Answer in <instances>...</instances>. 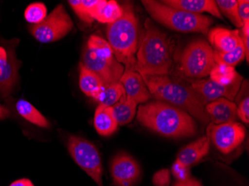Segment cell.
<instances>
[{
  "label": "cell",
  "instance_id": "cell-1",
  "mask_svg": "<svg viewBox=\"0 0 249 186\" xmlns=\"http://www.w3.org/2000/svg\"><path fill=\"white\" fill-rule=\"evenodd\" d=\"M137 118L144 127L164 136L180 138L196 134L195 120L189 113L160 101L140 105Z\"/></svg>",
  "mask_w": 249,
  "mask_h": 186
},
{
  "label": "cell",
  "instance_id": "cell-2",
  "mask_svg": "<svg viewBox=\"0 0 249 186\" xmlns=\"http://www.w3.org/2000/svg\"><path fill=\"white\" fill-rule=\"evenodd\" d=\"M139 45L134 71L141 75H168L173 62L172 43L149 19L145 20V32Z\"/></svg>",
  "mask_w": 249,
  "mask_h": 186
},
{
  "label": "cell",
  "instance_id": "cell-3",
  "mask_svg": "<svg viewBox=\"0 0 249 186\" xmlns=\"http://www.w3.org/2000/svg\"><path fill=\"white\" fill-rule=\"evenodd\" d=\"M142 77L154 99L184 110L203 124L209 122L205 112L206 103L191 86L182 85L168 75Z\"/></svg>",
  "mask_w": 249,
  "mask_h": 186
},
{
  "label": "cell",
  "instance_id": "cell-4",
  "mask_svg": "<svg viewBox=\"0 0 249 186\" xmlns=\"http://www.w3.org/2000/svg\"><path fill=\"white\" fill-rule=\"evenodd\" d=\"M123 15L107 25V42L117 61L127 69L134 71L135 54L140 44V27L138 18L129 5L123 7Z\"/></svg>",
  "mask_w": 249,
  "mask_h": 186
},
{
  "label": "cell",
  "instance_id": "cell-5",
  "mask_svg": "<svg viewBox=\"0 0 249 186\" xmlns=\"http://www.w3.org/2000/svg\"><path fill=\"white\" fill-rule=\"evenodd\" d=\"M142 5L152 18L160 24L176 32L203 33L207 34L213 23L206 15L190 13L164 5L154 0H143Z\"/></svg>",
  "mask_w": 249,
  "mask_h": 186
},
{
  "label": "cell",
  "instance_id": "cell-6",
  "mask_svg": "<svg viewBox=\"0 0 249 186\" xmlns=\"http://www.w3.org/2000/svg\"><path fill=\"white\" fill-rule=\"evenodd\" d=\"M81 64L103 80L105 84L120 81L124 71L107 40L99 36H90L82 54Z\"/></svg>",
  "mask_w": 249,
  "mask_h": 186
},
{
  "label": "cell",
  "instance_id": "cell-7",
  "mask_svg": "<svg viewBox=\"0 0 249 186\" xmlns=\"http://www.w3.org/2000/svg\"><path fill=\"white\" fill-rule=\"evenodd\" d=\"M180 69L188 78H203L208 76L216 63L213 50L205 40L191 42L183 51L180 59Z\"/></svg>",
  "mask_w": 249,
  "mask_h": 186
},
{
  "label": "cell",
  "instance_id": "cell-8",
  "mask_svg": "<svg viewBox=\"0 0 249 186\" xmlns=\"http://www.w3.org/2000/svg\"><path fill=\"white\" fill-rule=\"evenodd\" d=\"M70 154L99 186H103V165L96 147L82 137L71 135L67 142Z\"/></svg>",
  "mask_w": 249,
  "mask_h": 186
},
{
  "label": "cell",
  "instance_id": "cell-9",
  "mask_svg": "<svg viewBox=\"0 0 249 186\" xmlns=\"http://www.w3.org/2000/svg\"><path fill=\"white\" fill-rule=\"evenodd\" d=\"M73 23L63 5H58L39 24L29 27L36 40L42 43H53L61 40L72 30Z\"/></svg>",
  "mask_w": 249,
  "mask_h": 186
},
{
  "label": "cell",
  "instance_id": "cell-10",
  "mask_svg": "<svg viewBox=\"0 0 249 186\" xmlns=\"http://www.w3.org/2000/svg\"><path fill=\"white\" fill-rule=\"evenodd\" d=\"M19 40L0 39V96L7 97L13 92L19 81L20 61L17 58L15 50Z\"/></svg>",
  "mask_w": 249,
  "mask_h": 186
},
{
  "label": "cell",
  "instance_id": "cell-11",
  "mask_svg": "<svg viewBox=\"0 0 249 186\" xmlns=\"http://www.w3.org/2000/svg\"><path fill=\"white\" fill-rule=\"evenodd\" d=\"M209 140L222 153L228 154L234 151L244 141L246 128L240 123L214 124L210 123L207 128Z\"/></svg>",
  "mask_w": 249,
  "mask_h": 186
},
{
  "label": "cell",
  "instance_id": "cell-12",
  "mask_svg": "<svg viewBox=\"0 0 249 186\" xmlns=\"http://www.w3.org/2000/svg\"><path fill=\"white\" fill-rule=\"evenodd\" d=\"M110 174L114 186H134L141 179V169L132 156L120 152L110 162Z\"/></svg>",
  "mask_w": 249,
  "mask_h": 186
},
{
  "label": "cell",
  "instance_id": "cell-13",
  "mask_svg": "<svg viewBox=\"0 0 249 186\" xmlns=\"http://www.w3.org/2000/svg\"><path fill=\"white\" fill-rule=\"evenodd\" d=\"M242 81L243 77L241 75L229 85H219L210 78L193 80L191 81V87L206 104L220 98H225L233 101L240 91Z\"/></svg>",
  "mask_w": 249,
  "mask_h": 186
},
{
  "label": "cell",
  "instance_id": "cell-14",
  "mask_svg": "<svg viewBox=\"0 0 249 186\" xmlns=\"http://www.w3.org/2000/svg\"><path fill=\"white\" fill-rule=\"evenodd\" d=\"M237 106L234 102L220 98L207 103L205 112L214 124L235 122L237 119Z\"/></svg>",
  "mask_w": 249,
  "mask_h": 186
},
{
  "label": "cell",
  "instance_id": "cell-15",
  "mask_svg": "<svg viewBox=\"0 0 249 186\" xmlns=\"http://www.w3.org/2000/svg\"><path fill=\"white\" fill-rule=\"evenodd\" d=\"M120 82L124 87L125 95L137 103H144L152 98L142 75L136 71L124 68Z\"/></svg>",
  "mask_w": 249,
  "mask_h": 186
},
{
  "label": "cell",
  "instance_id": "cell-16",
  "mask_svg": "<svg viewBox=\"0 0 249 186\" xmlns=\"http://www.w3.org/2000/svg\"><path fill=\"white\" fill-rule=\"evenodd\" d=\"M210 43L214 51L226 53L233 51L242 43L240 32L224 28H214L208 32Z\"/></svg>",
  "mask_w": 249,
  "mask_h": 186
},
{
  "label": "cell",
  "instance_id": "cell-17",
  "mask_svg": "<svg viewBox=\"0 0 249 186\" xmlns=\"http://www.w3.org/2000/svg\"><path fill=\"white\" fill-rule=\"evenodd\" d=\"M162 3L168 6L183 10L190 13H209L219 19H223L216 1L213 0H163Z\"/></svg>",
  "mask_w": 249,
  "mask_h": 186
},
{
  "label": "cell",
  "instance_id": "cell-18",
  "mask_svg": "<svg viewBox=\"0 0 249 186\" xmlns=\"http://www.w3.org/2000/svg\"><path fill=\"white\" fill-rule=\"evenodd\" d=\"M210 142L206 135L201 136L180 150L177 160L187 167L196 164L209 153Z\"/></svg>",
  "mask_w": 249,
  "mask_h": 186
},
{
  "label": "cell",
  "instance_id": "cell-19",
  "mask_svg": "<svg viewBox=\"0 0 249 186\" xmlns=\"http://www.w3.org/2000/svg\"><path fill=\"white\" fill-rule=\"evenodd\" d=\"M94 127L99 135L108 136L118 127L111 107L99 104L95 112Z\"/></svg>",
  "mask_w": 249,
  "mask_h": 186
},
{
  "label": "cell",
  "instance_id": "cell-20",
  "mask_svg": "<svg viewBox=\"0 0 249 186\" xmlns=\"http://www.w3.org/2000/svg\"><path fill=\"white\" fill-rule=\"evenodd\" d=\"M137 106L138 103L126 95L122 96L121 99L112 106L114 118L118 125H125L132 121L137 113Z\"/></svg>",
  "mask_w": 249,
  "mask_h": 186
},
{
  "label": "cell",
  "instance_id": "cell-21",
  "mask_svg": "<svg viewBox=\"0 0 249 186\" xmlns=\"http://www.w3.org/2000/svg\"><path fill=\"white\" fill-rule=\"evenodd\" d=\"M79 86L81 90L88 97L94 99L105 83L96 74L84 67L82 64L79 65Z\"/></svg>",
  "mask_w": 249,
  "mask_h": 186
},
{
  "label": "cell",
  "instance_id": "cell-22",
  "mask_svg": "<svg viewBox=\"0 0 249 186\" xmlns=\"http://www.w3.org/2000/svg\"><path fill=\"white\" fill-rule=\"evenodd\" d=\"M124 95H125V91L123 85L118 81L114 83L105 84L93 99L99 104L112 107Z\"/></svg>",
  "mask_w": 249,
  "mask_h": 186
},
{
  "label": "cell",
  "instance_id": "cell-23",
  "mask_svg": "<svg viewBox=\"0 0 249 186\" xmlns=\"http://www.w3.org/2000/svg\"><path fill=\"white\" fill-rule=\"evenodd\" d=\"M123 13V8L119 5L117 1L103 0L96 11L94 19L102 23L110 24L120 18Z\"/></svg>",
  "mask_w": 249,
  "mask_h": 186
},
{
  "label": "cell",
  "instance_id": "cell-24",
  "mask_svg": "<svg viewBox=\"0 0 249 186\" xmlns=\"http://www.w3.org/2000/svg\"><path fill=\"white\" fill-rule=\"evenodd\" d=\"M75 13L84 22L91 23L102 0H70L68 1Z\"/></svg>",
  "mask_w": 249,
  "mask_h": 186
},
{
  "label": "cell",
  "instance_id": "cell-25",
  "mask_svg": "<svg viewBox=\"0 0 249 186\" xmlns=\"http://www.w3.org/2000/svg\"><path fill=\"white\" fill-rule=\"evenodd\" d=\"M17 111L29 122L43 128H50L48 120L27 101L19 100L16 103Z\"/></svg>",
  "mask_w": 249,
  "mask_h": 186
},
{
  "label": "cell",
  "instance_id": "cell-26",
  "mask_svg": "<svg viewBox=\"0 0 249 186\" xmlns=\"http://www.w3.org/2000/svg\"><path fill=\"white\" fill-rule=\"evenodd\" d=\"M240 76V74L235 70L234 67L217 64L213 68L210 73V79L222 85H231Z\"/></svg>",
  "mask_w": 249,
  "mask_h": 186
},
{
  "label": "cell",
  "instance_id": "cell-27",
  "mask_svg": "<svg viewBox=\"0 0 249 186\" xmlns=\"http://www.w3.org/2000/svg\"><path fill=\"white\" fill-rule=\"evenodd\" d=\"M214 61L217 65H226L234 67L245 58L243 42L234 50L229 52L222 53L213 50Z\"/></svg>",
  "mask_w": 249,
  "mask_h": 186
},
{
  "label": "cell",
  "instance_id": "cell-28",
  "mask_svg": "<svg viewBox=\"0 0 249 186\" xmlns=\"http://www.w3.org/2000/svg\"><path fill=\"white\" fill-rule=\"evenodd\" d=\"M216 5L221 14L227 17L236 27L242 28L243 22L239 17L238 1L236 0H217Z\"/></svg>",
  "mask_w": 249,
  "mask_h": 186
},
{
  "label": "cell",
  "instance_id": "cell-29",
  "mask_svg": "<svg viewBox=\"0 0 249 186\" xmlns=\"http://www.w3.org/2000/svg\"><path fill=\"white\" fill-rule=\"evenodd\" d=\"M24 17L26 20L32 24H39L47 17V7L41 2L31 4L25 11Z\"/></svg>",
  "mask_w": 249,
  "mask_h": 186
},
{
  "label": "cell",
  "instance_id": "cell-30",
  "mask_svg": "<svg viewBox=\"0 0 249 186\" xmlns=\"http://www.w3.org/2000/svg\"><path fill=\"white\" fill-rule=\"evenodd\" d=\"M172 172L178 182H184L190 178V167L184 166L176 159L172 166Z\"/></svg>",
  "mask_w": 249,
  "mask_h": 186
},
{
  "label": "cell",
  "instance_id": "cell-31",
  "mask_svg": "<svg viewBox=\"0 0 249 186\" xmlns=\"http://www.w3.org/2000/svg\"><path fill=\"white\" fill-rule=\"evenodd\" d=\"M152 182L155 186H169L170 184V171L168 169L158 170L154 174Z\"/></svg>",
  "mask_w": 249,
  "mask_h": 186
},
{
  "label": "cell",
  "instance_id": "cell-32",
  "mask_svg": "<svg viewBox=\"0 0 249 186\" xmlns=\"http://www.w3.org/2000/svg\"><path fill=\"white\" fill-rule=\"evenodd\" d=\"M237 117L240 118L243 122L249 124V99L245 98L237 107Z\"/></svg>",
  "mask_w": 249,
  "mask_h": 186
},
{
  "label": "cell",
  "instance_id": "cell-33",
  "mask_svg": "<svg viewBox=\"0 0 249 186\" xmlns=\"http://www.w3.org/2000/svg\"><path fill=\"white\" fill-rule=\"evenodd\" d=\"M238 14L243 24H249V0H239Z\"/></svg>",
  "mask_w": 249,
  "mask_h": 186
},
{
  "label": "cell",
  "instance_id": "cell-34",
  "mask_svg": "<svg viewBox=\"0 0 249 186\" xmlns=\"http://www.w3.org/2000/svg\"><path fill=\"white\" fill-rule=\"evenodd\" d=\"M242 42H243V47H244L245 57H246V61L249 63V35L246 34H240Z\"/></svg>",
  "mask_w": 249,
  "mask_h": 186
},
{
  "label": "cell",
  "instance_id": "cell-35",
  "mask_svg": "<svg viewBox=\"0 0 249 186\" xmlns=\"http://www.w3.org/2000/svg\"><path fill=\"white\" fill-rule=\"evenodd\" d=\"M173 186H202V185L198 180L190 177L187 181L177 182Z\"/></svg>",
  "mask_w": 249,
  "mask_h": 186
},
{
  "label": "cell",
  "instance_id": "cell-36",
  "mask_svg": "<svg viewBox=\"0 0 249 186\" xmlns=\"http://www.w3.org/2000/svg\"><path fill=\"white\" fill-rule=\"evenodd\" d=\"M10 186H35L29 179H20L11 183Z\"/></svg>",
  "mask_w": 249,
  "mask_h": 186
},
{
  "label": "cell",
  "instance_id": "cell-37",
  "mask_svg": "<svg viewBox=\"0 0 249 186\" xmlns=\"http://www.w3.org/2000/svg\"><path fill=\"white\" fill-rule=\"evenodd\" d=\"M10 115H11V113H10L9 110L5 108V107H2L0 104V120L8 118V117H9Z\"/></svg>",
  "mask_w": 249,
  "mask_h": 186
}]
</instances>
